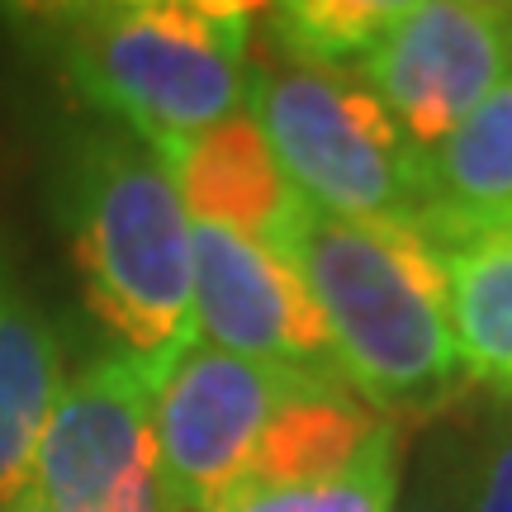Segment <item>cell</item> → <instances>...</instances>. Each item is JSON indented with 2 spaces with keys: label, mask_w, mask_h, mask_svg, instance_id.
<instances>
[{
  "label": "cell",
  "mask_w": 512,
  "mask_h": 512,
  "mask_svg": "<svg viewBox=\"0 0 512 512\" xmlns=\"http://www.w3.org/2000/svg\"><path fill=\"white\" fill-rule=\"evenodd\" d=\"M494 238H503V242H512V209L498 219V228H494Z\"/></svg>",
  "instance_id": "obj_18"
},
{
  "label": "cell",
  "mask_w": 512,
  "mask_h": 512,
  "mask_svg": "<svg viewBox=\"0 0 512 512\" xmlns=\"http://www.w3.org/2000/svg\"><path fill=\"white\" fill-rule=\"evenodd\" d=\"M403 489V441L399 422H384L356 460L328 475L252 484L228 494L214 512H394Z\"/></svg>",
  "instance_id": "obj_14"
},
{
  "label": "cell",
  "mask_w": 512,
  "mask_h": 512,
  "mask_svg": "<svg viewBox=\"0 0 512 512\" xmlns=\"http://www.w3.org/2000/svg\"><path fill=\"white\" fill-rule=\"evenodd\" d=\"M247 114L280 176L313 209L351 223H418L422 147L403 138L361 81L290 62L252 34Z\"/></svg>",
  "instance_id": "obj_4"
},
{
  "label": "cell",
  "mask_w": 512,
  "mask_h": 512,
  "mask_svg": "<svg viewBox=\"0 0 512 512\" xmlns=\"http://www.w3.org/2000/svg\"><path fill=\"white\" fill-rule=\"evenodd\" d=\"M157 157L171 171L190 219L233 228V233L266 242V247L280 242L294 204H299L294 185L280 176L271 147L247 110L223 119L219 128H209L200 138H190V143L162 147Z\"/></svg>",
  "instance_id": "obj_10"
},
{
  "label": "cell",
  "mask_w": 512,
  "mask_h": 512,
  "mask_svg": "<svg viewBox=\"0 0 512 512\" xmlns=\"http://www.w3.org/2000/svg\"><path fill=\"white\" fill-rule=\"evenodd\" d=\"M437 256L460 375L503 394L512 389V242L475 238Z\"/></svg>",
  "instance_id": "obj_12"
},
{
  "label": "cell",
  "mask_w": 512,
  "mask_h": 512,
  "mask_svg": "<svg viewBox=\"0 0 512 512\" xmlns=\"http://www.w3.org/2000/svg\"><path fill=\"white\" fill-rule=\"evenodd\" d=\"M0 512H53L34 489H15L10 498H0Z\"/></svg>",
  "instance_id": "obj_17"
},
{
  "label": "cell",
  "mask_w": 512,
  "mask_h": 512,
  "mask_svg": "<svg viewBox=\"0 0 512 512\" xmlns=\"http://www.w3.org/2000/svg\"><path fill=\"white\" fill-rule=\"evenodd\" d=\"M275 252L313 294L337 370L366 408L389 422H422L456 403L465 375L446 275L418 228L332 219L299 200Z\"/></svg>",
  "instance_id": "obj_2"
},
{
  "label": "cell",
  "mask_w": 512,
  "mask_h": 512,
  "mask_svg": "<svg viewBox=\"0 0 512 512\" xmlns=\"http://www.w3.org/2000/svg\"><path fill=\"white\" fill-rule=\"evenodd\" d=\"M418 228L432 252L494 238L512 209V81H503L460 128L437 147H422Z\"/></svg>",
  "instance_id": "obj_9"
},
{
  "label": "cell",
  "mask_w": 512,
  "mask_h": 512,
  "mask_svg": "<svg viewBox=\"0 0 512 512\" xmlns=\"http://www.w3.org/2000/svg\"><path fill=\"white\" fill-rule=\"evenodd\" d=\"M394 512H460L456 494H451V475H446V456H441L437 437H427L418 470H413V479H408V489H399Z\"/></svg>",
  "instance_id": "obj_16"
},
{
  "label": "cell",
  "mask_w": 512,
  "mask_h": 512,
  "mask_svg": "<svg viewBox=\"0 0 512 512\" xmlns=\"http://www.w3.org/2000/svg\"><path fill=\"white\" fill-rule=\"evenodd\" d=\"M162 370L110 351L67 375L24 489L53 512H171L152 437Z\"/></svg>",
  "instance_id": "obj_5"
},
{
  "label": "cell",
  "mask_w": 512,
  "mask_h": 512,
  "mask_svg": "<svg viewBox=\"0 0 512 512\" xmlns=\"http://www.w3.org/2000/svg\"><path fill=\"white\" fill-rule=\"evenodd\" d=\"M67 384L62 337L0 242V498L24 489L38 437Z\"/></svg>",
  "instance_id": "obj_11"
},
{
  "label": "cell",
  "mask_w": 512,
  "mask_h": 512,
  "mask_svg": "<svg viewBox=\"0 0 512 512\" xmlns=\"http://www.w3.org/2000/svg\"><path fill=\"white\" fill-rule=\"evenodd\" d=\"M403 0H285L256 10V34L271 53L337 76H361Z\"/></svg>",
  "instance_id": "obj_13"
},
{
  "label": "cell",
  "mask_w": 512,
  "mask_h": 512,
  "mask_svg": "<svg viewBox=\"0 0 512 512\" xmlns=\"http://www.w3.org/2000/svg\"><path fill=\"white\" fill-rule=\"evenodd\" d=\"M190 309L204 347L261 366L342 380L313 294L266 242L190 219Z\"/></svg>",
  "instance_id": "obj_8"
},
{
  "label": "cell",
  "mask_w": 512,
  "mask_h": 512,
  "mask_svg": "<svg viewBox=\"0 0 512 512\" xmlns=\"http://www.w3.org/2000/svg\"><path fill=\"white\" fill-rule=\"evenodd\" d=\"M57 209L81 299L114 351L166 370L200 342L190 309V214L152 147L119 128L76 138Z\"/></svg>",
  "instance_id": "obj_3"
},
{
  "label": "cell",
  "mask_w": 512,
  "mask_h": 512,
  "mask_svg": "<svg viewBox=\"0 0 512 512\" xmlns=\"http://www.w3.org/2000/svg\"><path fill=\"white\" fill-rule=\"evenodd\" d=\"M446 456L451 494L460 512H512V399H489L465 427L432 432Z\"/></svg>",
  "instance_id": "obj_15"
},
{
  "label": "cell",
  "mask_w": 512,
  "mask_h": 512,
  "mask_svg": "<svg viewBox=\"0 0 512 512\" xmlns=\"http://www.w3.org/2000/svg\"><path fill=\"white\" fill-rule=\"evenodd\" d=\"M5 24L91 110L152 152L247 110L256 5L238 0H67L15 5Z\"/></svg>",
  "instance_id": "obj_1"
},
{
  "label": "cell",
  "mask_w": 512,
  "mask_h": 512,
  "mask_svg": "<svg viewBox=\"0 0 512 512\" xmlns=\"http://www.w3.org/2000/svg\"><path fill=\"white\" fill-rule=\"evenodd\" d=\"M512 62V5L494 0H403L361 86L413 147H437L503 86Z\"/></svg>",
  "instance_id": "obj_7"
},
{
  "label": "cell",
  "mask_w": 512,
  "mask_h": 512,
  "mask_svg": "<svg viewBox=\"0 0 512 512\" xmlns=\"http://www.w3.org/2000/svg\"><path fill=\"white\" fill-rule=\"evenodd\" d=\"M503 399H512V389H503Z\"/></svg>",
  "instance_id": "obj_19"
},
{
  "label": "cell",
  "mask_w": 512,
  "mask_h": 512,
  "mask_svg": "<svg viewBox=\"0 0 512 512\" xmlns=\"http://www.w3.org/2000/svg\"><path fill=\"white\" fill-rule=\"evenodd\" d=\"M309 380L219 347H185L157 380L152 437L171 512H214L252 470L280 408Z\"/></svg>",
  "instance_id": "obj_6"
}]
</instances>
